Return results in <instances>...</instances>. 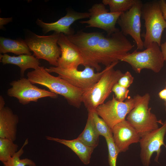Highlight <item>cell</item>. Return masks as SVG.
<instances>
[{
  "label": "cell",
  "instance_id": "obj_1",
  "mask_svg": "<svg viewBox=\"0 0 166 166\" xmlns=\"http://www.w3.org/2000/svg\"><path fill=\"white\" fill-rule=\"evenodd\" d=\"M134 46L119 30L107 36L104 35L99 40L95 52V69L98 72L101 70L100 64L106 67L121 61Z\"/></svg>",
  "mask_w": 166,
  "mask_h": 166
},
{
  "label": "cell",
  "instance_id": "obj_2",
  "mask_svg": "<svg viewBox=\"0 0 166 166\" xmlns=\"http://www.w3.org/2000/svg\"><path fill=\"white\" fill-rule=\"evenodd\" d=\"M28 79L33 84H38L47 88L49 91L63 96L70 105L79 108L84 90L72 85L66 81L53 76L43 67L28 72Z\"/></svg>",
  "mask_w": 166,
  "mask_h": 166
},
{
  "label": "cell",
  "instance_id": "obj_3",
  "mask_svg": "<svg viewBox=\"0 0 166 166\" xmlns=\"http://www.w3.org/2000/svg\"><path fill=\"white\" fill-rule=\"evenodd\" d=\"M118 63H113L109 65L99 81L84 91L82 101L88 111L95 110L98 106L104 103L112 92L113 86L124 75L121 70L113 68Z\"/></svg>",
  "mask_w": 166,
  "mask_h": 166
},
{
  "label": "cell",
  "instance_id": "obj_4",
  "mask_svg": "<svg viewBox=\"0 0 166 166\" xmlns=\"http://www.w3.org/2000/svg\"><path fill=\"white\" fill-rule=\"evenodd\" d=\"M133 98L135 106L128 114L126 119L141 137L158 128L159 121L149 107L151 96L148 93L142 96L137 94Z\"/></svg>",
  "mask_w": 166,
  "mask_h": 166
},
{
  "label": "cell",
  "instance_id": "obj_5",
  "mask_svg": "<svg viewBox=\"0 0 166 166\" xmlns=\"http://www.w3.org/2000/svg\"><path fill=\"white\" fill-rule=\"evenodd\" d=\"M141 17L144 21L145 33L143 36L144 47L147 48L153 42L160 46L162 34L166 28V21L158 1H152L143 4Z\"/></svg>",
  "mask_w": 166,
  "mask_h": 166
},
{
  "label": "cell",
  "instance_id": "obj_6",
  "mask_svg": "<svg viewBox=\"0 0 166 166\" xmlns=\"http://www.w3.org/2000/svg\"><path fill=\"white\" fill-rule=\"evenodd\" d=\"M121 61L129 64L138 73L144 69L158 73L163 67L164 61L160 46L156 42L152 43L143 51L136 50L128 53Z\"/></svg>",
  "mask_w": 166,
  "mask_h": 166
},
{
  "label": "cell",
  "instance_id": "obj_7",
  "mask_svg": "<svg viewBox=\"0 0 166 166\" xmlns=\"http://www.w3.org/2000/svg\"><path fill=\"white\" fill-rule=\"evenodd\" d=\"M59 34L55 32L48 36L33 34L25 41L36 58L45 60L51 65L57 67L61 54V49L57 44Z\"/></svg>",
  "mask_w": 166,
  "mask_h": 166
},
{
  "label": "cell",
  "instance_id": "obj_8",
  "mask_svg": "<svg viewBox=\"0 0 166 166\" xmlns=\"http://www.w3.org/2000/svg\"><path fill=\"white\" fill-rule=\"evenodd\" d=\"M102 71L94 72V69L85 66L84 70L79 71L77 69H63L58 67L52 66L45 70L49 73H54L58 77L66 81L73 86L84 91L93 86L100 79L107 70L108 66Z\"/></svg>",
  "mask_w": 166,
  "mask_h": 166
},
{
  "label": "cell",
  "instance_id": "obj_9",
  "mask_svg": "<svg viewBox=\"0 0 166 166\" xmlns=\"http://www.w3.org/2000/svg\"><path fill=\"white\" fill-rule=\"evenodd\" d=\"M10 85L11 87L8 89L7 95L17 98L23 105H27L31 102H37L39 99L42 98H55L57 97L56 94L34 85L28 78L21 77L12 81Z\"/></svg>",
  "mask_w": 166,
  "mask_h": 166
},
{
  "label": "cell",
  "instance_id": "obj_10",
  "mask_svg": "<svg viewBox=\"0 0 166 166\" xmlns=\"http://www.w3.org/2000/svg\"><path fill=\"white\" fill-rule=\"evenodd\" d=\"M133 98L129 97L124 101H118L113 96L112 98L98 106L95 111L111 128L125 120V118L134 108Z\"/></svg>",
  "mask_w": 166,
  "mask_h": 166
},
{
  "label": "cell",
  "instance_id": "obj_11",
  "mask_svg": "<svg viewBox=\"0 0 166 166\" xmlns=\"http://www.w3.org/2000/svg\"><path fill=\"white\" fill-rule=\"evenodd\" d=\"M143 4L141 1L136 0L130 9L122 13L117 21L122 33L125 36L130 35L134 40L137 49L140 50L144 47V42L141 36V18Z\"/></svg>",
  "mask_w": 166,
  "mask_h": 166
},
{
  "label": "cell",
  "instance_id": "obj_12",
  "mask_svg": "<svg viewBox=\"0 0 166 166\" xmlns=\"http://www.w3.org/2000/svg\"><path fill=\"white\" fill-rule=\"evenodd\" d=\"M166 133V120L162 125L141 137L140 141V157L143 166H149L151 158L153 154L156 152L154 160L158 162L161 152V147L166 145L164 139Z\"/></svg>",
  "mask_w": 166,
  "mask_h": 166
},
{
  "label": "cell",
  "instance_id": "obj_13",
  "mask_svg": "<svg viewBox=\"0 0 166 166\" xmlns=\"http://www.w3.org/2000/svg\"><path fill=\"white\" fill-rule=\"evenodd\" d=\"M103 35L102 33L80 31L67 36L80 53L83 60V65L95 69V52L99 40Z\"/></svg>",
  "mask_w": 166,
  "mask_h": 166
},
{
  "label": "cell",
  "instance_id": "obj_14",
  "mask_svg": "<svg viewBox=\"0 0 166 166\" xmlns=\"http://www.w3.org/2000/svg\"><path fill=\"white\" fill-rule=\"evenodd\" d=\"M89 19L80 22L88 24L87 27H96L102 29L107 33L108 36L119 30L116 24L122 13L109 12L102 3L93 5L89 9Z\"/></svg>",
  "mask_w": 166,
  "mask_h": 166
},
{
  "label": "cell",
  "instance_id": "obj_15",
  "mask_svg": "<svg viewBox=\"0 0 166 166\" xmlns=\"http://www.w3.org/2000/svg\"><path fill=\"white\" fill-rule=\"evenodd\" d=\"M61 54L58 62V67L63 69H77L83 65V60L78 49L67 36L60 33L57 42Z\"/></svg>",
  "mask_w": 166,
  "mask_h": 166
},
{
  "label": "cell",
  "instance_id": "obj_16",
  "mask_svg": "<svg viewBox=\"0 0 166 166\" xmlns=\"http://www.w3.org/2000/svg\"><path fill=\"white\" fill-rule=\"evenodd\" d=\"M114 143L119 153L125 152L132 144L139 142L141 137L136 130L126 120L111 128Z\"/></svg>",
  "mask_w": 166,
  "mask_h": 166
},
{
  "label": "cell",
  "instance_id": "obj_17",
  "mask_svg": "<svg viewBox=\"0 0 166 166\" xmlns=\"http://www.w3.org/2000/svg\"><path fill=\"white\" fill-rule=\"evenodd\" d=\"M89 12L68 11L65 15L55 22L47 23L38 19L36 23L42 28V31L45 34L50 31H54L57 33H63L68 36L73 34L70 28L72 24L77 20L89 18Z\"/></svg>",
  "mask_w": 166,
  "mask_h": 166
},
{
  "label": "cell",
  "instance_id": "obj_18",
  "mask_svg": "<svg viewBox=\"0 0 166 166\" xmlns=\"http://www.w3.org/2000/svg\"><path fill=\"white\" fill-rule=\"evenodd\" d=\"M18 116L8 107L0 109V138L14 141L16 138Z\"/></svg>",
  "mask_w": 166,
  "mask_h": 166
},
{
  "label": "cell",
  "instance_id": "obj_19",
  "mask_svg": "<svg viewBox=\"0 0 166 166\" xmlns=\"http://www.w3.org/2000/svg\"><path fill=\"white\" fill-rule=\"evenodd\" d=\"M0 60L3 65L11 64L19 66L22 77H24L25 72L27 69L30 68L36 69L39 66L40 64L38 59L34 55L25 54L18 56H11L6 53L3 55L1 54Z\"/></svg>",
  "mask_w": 166,
  "mask_h": 166
},
{
  "label": "cell",
  "instance_id": "obj_20",
  "mask_svg": "<svg viewBox=\"0 0 166 166\" xmlns=\"http://www.w3.org/2000/svg\"><path fill=\"white\" fill-rule=\"evenodd\" d=\"M46 138L48 140L58 142L69 148L84 164L87 165L90 163L91 154L94 148L86 145L77 138L69 140L49 136H46Z\"/></svg>",
  "mask_w": 166,
  "mask_h": 166
},
{
  "label": "cell",
  "instance_id": "obj_21",
  "mask_svg": "<svg viewBox=\"0 0 166 166\" xmlns=\"http://www.w3.org/2000/svg\"><path fill=\"white\" fill-rule=\"evenodd\" d=\"M31 50L25 40H14L0 37V53H11L16 55H31Z\"/></svg>",
  "mask_w": 166,
  "mask_h": 166
},
{
  "label": "cell",
  "instance_id": "obj_22",
  "mask_svg": "<svg viewBox=\"0 0 166 166\" xmlns=\"http://www.w3.org/2000/svg\"><path fill=\"white\" fill-rule=\"evenodd\" d=\"M88 117L85 127L77 138L86 145L94 148L99 142V136L93 123L92 111H88Z\"/></svg>",
  "mask_w": 166,
  "mask_h": 166
},
{
  "label": "cell",
  "instance_id": "obj_23",
  "mask_svg": "<svg viewBox=\"0 0 166 166\" xmlns=\"http://www.w3.org/2000/svg\"><path fill=\"white\" fill-rule=\"evenodd\" d=\"M18 145L14 141L0 138V160L2 163L7 161L18 151Z\"/></svg>",
  "mask_w": 166,
  "mask_h": 166
},
{
  "label": "cell",
  "instance_id": "obj_24",
  "mask_svg": "<svg viewBox=\"0 0 166 166\" xmlns=\"http://www.w3.org/2000/svg\"><path fill=\"white\" fill-rule=\"evenodd\" d=\"M136 0H103L102 3L105 6L108 5L110 12H124L132 7Z\"/></svg>",
  "mask_w": 166,
  "mask_h": 166
},
{
  "label": "cell",
  "instance_id": "obj_25",
  "mask_svg": "<svg viewBox=\"0 0 166 166\" xmlns=\"http://www.w3.org/2000/svg\"><path fill=\"white\" fill-rule=\"evenodd\" d=\"M28 143L27 138L20 149L7 161L3 163L4 166H36V164L30 159L28 158L20 159V158L24 152V147Z\"/></svg>",
  "mask_w": 166,
  "mask_h": 166
},
{
  "label": "cell",
  "instance_id": "obj_26",
  "mask_svg": "<svg viewBox=\"0 0 166 166\" xmlns=\"http://www.w3.org/2000/svg\"><path fill=\"white\" fill-rule=\"evenodd\" d=\"M94 127L99 135L106 137L113 136L112 129L105 121L97 113L95 110L92 111Z\"/></svg>",
  "mask_w": 166,
  "mask_h": 166
},
{
  "label": "cell",
  "instance_id": "obj_27",
  "mask_svg": "<svg viewBox=\"0 0 166 166\" xmlns=\"http://www.w3.org/2000/svg\"><path fill=\"white\" fill-rule=\"evenodd\" d=\"M108 151V162L109 166H116L117 160L119 152L115 145L113 136L105 138Z\"/></svg>",
  "mask_w": 166,
  "mask_h": 166
},
{
  "label": "cell",
  "instance_id": "obj_28",
  "mask_svg": "<svg viewBox=\"0 0 166 166\" xmlns=\"http://www.w3.org/2000/svg\"><path fill=\"white\" fill-rule=\"evenodd\" d=\"M112 92L114 93L115 97L118 101L123 102L128 97L129 90L117 83L113 86Z\"/></svg>",
  "mask_w": 166,
  "mask_h": 166
},
{
  "label": "cell",
  "instance_id": "obj_29",
  "mask_svg": "<svg viewBox=\"0 0 166 166\" xmlns=\"http://www.w3.org/2000/svg\"><path fill=\"white\" fill-rule=\"evenodd\" d=\"M133 81L134 77L129 72L127 71L119 79L117 83L121 85L128 88Z\"/></svg>",
  "mask_w": 166,
  "mask_h": 166
},
{
  "label": "cell",
  "instance_id": "obj_30",
  "mask_svg": "<svg viewBox=\"0 0 166 166\" xmlns=\"http://www.w3.org/2000/svg\"><path fill=\"white\" fill-rule=\"evenodd\" d=\"M158 2L162 12L163 17L166 20V1L164 0H160Z\"/></svg>",
  "mask_w": 166,
  "mask_h": 166
},
{
  "label": "cell",
  "instance_id": "obj_31",
  "mask_svg": "<svg viewBox=\"0 0 166 166\" xmlns=\"http://www.w3.org/2000/svg\"><path fill=\"white\" fill-rule=\"evenodd\" d=\"M0 29H2L3 27V26L7 24L10 22L12 20V18H0Z\"/></svg>",
  "mask_w": 166,
  "mask_h": 166
},
{
  "label": "cell",
  "instance_id": "obj_32",
  "mask_svg": "<svg viewBox=\"0 0 166 166\" xmlns=\"http://www.w3.org/2000/svg\"><path fill=\"white\" fill-rule=\"evenodd\" d=\"M161 50L163 54L164 61H166V41L161 44Z\"/></svg>",
  "mask_w": 166,
  "mask_h": 166
},
{
  "label": "cell",
  "instance_id": "obj_33",
  "mask_svg": "<svg viewBox=\"0 0 166 166\" xmlns=\"http://www.w3.org/2000/svg\"><path fill=\"white\" fill-rule=\"evenodd\" d=\"M5 102L3 97L1 95L0 96V109L5 107Z\"/></svg>",
  "mask_w": 166,
  "mask_h": 166
},
{
  "label": "cell",
  "instance_id": "obj_34",
  "mask_svg": "<svg viewBox=\"0 0 166 166\" xmlns=\"http://www.w3.org/2000/svg\"><path fill=\"white\" fill-rule=\"evenodd\" d=\"M165 88H166V82H165ZM164 101V106H165V110L166 111V98Z\"/></svg>",
  "mask_w": 166,
  "mask_h": 166
}]
</instances>
